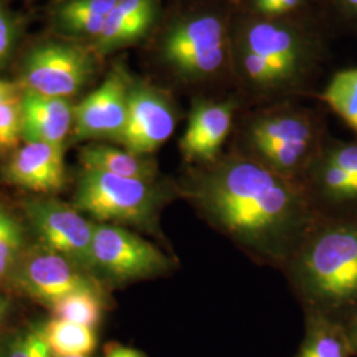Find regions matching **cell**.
Returning a JSON list of instances; mask_svg holds the SVG:
<instances>
[{
    "mask_svg": "<svg viewBox=\"0 0 357 357\" xmlns=\"http://www.w3.org/2000/svg\"><path fill=\"white\" fill-rule=\"evenodd\" d=\"M183 192L234 243L281 266L321 216L305 184L252 158L230 156L205 165Z\"/></svg>",
    "mask_w": 357,
    "mask_h": 357,
    "instance_id": "cell-1",
    "label": "cell"
},
{
    "mask_svg": "<svg viewBox=\"0 0 357 357\" xmlns=\"http://www.w3.org/2000/svg\"><path fill=\"white\" fill-rule=\"evenodd\" d=\"M286 266L305 310L343 321L357 302V211L321 213Z\"/></svg>",
    "mask_w": 357,
    "mask_h": 357,
    "instance_id": "cell-2",
    "label": "cell"
},
{
    "mask_svg": "<svg viewBox=\"0 0 357 357\" xmlns=\"http://www.w3.org/2000/svg\"><path fill=\"white\" fill-rule=\"evenodd\" d=\"M158 180L122 178L82 169L77 184L75 205L100 224L131 225L153 230L167 202L175 195Z\"/></svg>",
    "mask_w": 357,
    "mask_h": 357,
    "instance_id": "cell-3",
    "label": "cell"
},
{
    "mask_svg": "<svg viewBox=\"0 0 357 357\" xmlns=\"http://www.w3.org/2000/svg\"><path fill=\"white\" fill-rule=\"evenodd\" d=\"M318 137L314 122L295 113L264 115L249 128V143L258 160L301 184H305L307 172L319 155Z\"/></svg>",
    "mask_w": 357,
    "mask_h": 357,
    "instance_id": "cell-4",
    "label": "cell"
},
{
    "mask_svg": "<svg viewBox=\"0 0 357 357\" xmlns=\"http://www.w3.org/2000/svg\"><path fill=\"white\" fill-rule=\"evenodd\" d=\"M94 270L116 283L163 275L174 268L169 257L141 236L114 224H96Z\"/></svg>",
    "mask_w": 357,
    "mask_h": 357,
    "instance_id": "cell-5",
    "label": "cell"
},
{
    "mask_svg": "<svg viewBox=\"0 0 357 357\" xmlns=\"http://www.w3.org/2000/svg\"><path fill=\"white\" fill-rule=\"evenodd\" d=\"M26 218L40 243L64 255L77 266L94 271V227L79 211L54 199H35L24 204Z\"/></svg>",
    "mask_w": 357,
    "mask_h": 357,
    "instance_id": "cell-6",
    "label": "cell"
},
{
    "mask_svg": "<svg viewBox=\"0 0 357 357\" xmlns=\"http://www.w3.org/2000/svg\"><path fill=\"white\" fill-rule=\"evenodd\" d=\"M163 54L167 63L184 76H212L225 61V26L215 15H199L180 22L167 33Z\"/></svg>",
    "mask_w": 357,
    "mask_h": 357,
    "instance_id": "cell-7",
    "label": "cell"
},
{
    "mask_svg": "<svg viewBox=\"0 0 357 357\" xmlns=\"http://www.w3.org/2000/svg\"><path fill=\"white\" fill-rule=\"evenodd\" d=\"M10 282L19 291L47 307L68 294L101 287L86 270L41 243L23 252Z\"/></svg>",
    "mask_w": 357,
    "mask_h": 357,
    "instance_id": "cell-8",
    "label": "cell"
},
{
    "mask_svg": "<svg viewBox=\"0 0 357 357\" xmlns=\"http://www.w3.org/2000/svg\"><path fill=\"white\" fill-rule=\"evenodd\" d=\"M93 59L84 48L64 44H41L26 54L23 88L56 98L76 94L89 81Z\"/></svg>",
    "mask_w": 357,
    "mask_h": 357,
    "instance_id": "cell-9",
    "label": "cell"
},
{
    "mask_svg": "<svg viewBox=\"0 0 357 357\" xmlns=\"http://www.w3.org/2000/svg\"><path fill=\"white\" fill-rule=\"evenodd\" d=\"M128 94L126 78L121 72H113L73 107L75 139L118 141L128 121Z\"/></svg>",
    "mask_w": 357,
    "mask_h": 357,
    "instance_id": "cell-10",
    "label": "cell"
},
{
    "mask_svg": "<svg viewBox=\"0 0 357 357\" xmlns=\"http://www.w3.org/2000/svg\"><path fill=\"white\" fill-rule=\"evenodd\" d=\"M175 126L174 107L163 94L147 86H132L126 126L116 142L130 153L149 156L168 141Z\"/></svg>",
    "mask_w": 357,
    "mask_h": 357,
    "instance_id": "cell-11",
    "label": "cell"
},
{
    "mask_svg": "<svg viewBox=\"0 0 357 357\" xmlns=\"http://www.w3.org/2000/svg\"><path fill=\"white\" fill-rule=\"evenodd\" d=\"M4 174L10 184L28 191H60L66 181L64 146L26 142L13 153Z\"/></svg>",
    "mask_w": 357,
    "mask_h": 357,
    "instance_id": "cell-12",
    "label": "cell"
},
{
    "mask_svg": "<svg viewBox=\"0 0 357 357\" xmlns=\"http://www.w3.org/2000/svg\"><path fill=\"white\" fill-rule=\"evenodd\" d=\"M233 103H195L180 150L188 162L211 165L216 162L233 121Z\"/></svg>",
    "mask_w": 357,
    "mask_h": 357,
    "instance_id": "cell-13",
    "label": "cell"
},
{
    "mask_svg": "<svg viewBox=\"0 0 357 357\" xmlns=\"http://www.w3.org/2000/svg\"><path fill=\"white\" fill-rule=\"evenodd\" d=\"M73 128V107L65 98L23 88L22 138L26 142L64 146Z\"/></svg>",
    "mask_w": 357,
    "mask_h": 357,
    "instance_id": "cell-14",
    "label": "cell"
},
{
    "mask_svg": "<svg viewBox=\"0 0 357 357\" xmlns=\"http://www.w3.org/2000/svg\"><path fill=\"white\" fill-rule=\"evenodd\" d=\"M243 50L264 57L271 65L282 81L293 78L305 57L302 41L287 26L259 22L246 29Z\"/></svg>",
    "mask_w": 357,
    "mask_h": 357,
    "instance_id": "cell-15",
    "label": "cell"
},
{
    "mask_svg": "<svg viewBox=\"0 0 357 357\" xmlns=\"http://www.w3.org/2000/svg\"><path fill=\"white\" fill-rule=\"evenodd\" d=\"M155 11L153 0H118L96 38L97 51L107 53L141 38L153 26Z\"/></svg>",
    "mask_w": 357,
    "mask_h": 357,
    "instance_id": "cell-16",
    "label": "cell"
},
{
    "mask_svg": "<svg viewBox=\"0 0 357 357\" xmlns=\"http://www.w3.org/2000/svg\"><path fill=\"white\" fill-rule=\"evenodd\" d=\"M82 169L112 174L122 178L153 181L158 176V166L149 156L119 150L107 144H89L79 153Z\"/></svg>",
    "mask_w": 357,
    "mask_h": 357,
    "instance_id": "cell-17",
    "label": "cell"
},
{
    "mask_svg": "<svg viewBox=\"0 0 357 357\" xmlns=\"http://www.w3.org/2000/svg\"><path fill=\"white\" fill-rule=\"evenodd\" d=\"M344 326L315 310H306V330L296 357H351Z\"/></svg>",
    "mask_w": 357,
    "mask_h": 357,
    "instance_id": "cell-18",
    "label": "cell"
},
{
    "mask_svg": "<svg viewBox=\"0 0 357 357\" xmlns=\"http://www.w3.org/2000/svg\"><path fill=\"white\" fill-rule=\"evenodd\" d=\"M118 0H69L56 15L60 29L76 38H98Z\"/></svg>",
    "mask_w": 357,
    "mask_h": 357,
    "instance_id": "cell-19",
    "label": "cell"
},
{
    "mask_svg": "<svg viewBox=\"0 0 357 357\" xmlns=\"http://www.w3.org/2000/svg\"><path fill=\"white\" fill-rule=\"evenodd\" d=\"M43 333L53 357L90 356L98 344L96 328L66 320L44 323Z\"/></svg>",
    "mask_w": 357,
    "mask_h": 357,
    "instance_id": "cell-20",
    "label": "cell"
},
{
    "mask_svg": "<svg viewBox=\"0 0 357 357\" xmlns=\"http://www.w3.org/2000/svg\"><path fill=\"white\" fill-rule=\"evenodd\" d=\"M50 308L54 319L66 320L97 328L105 311L102 290L101 287H94L68 294L54 302Z\"/></svg>",
    "mask_w": 357,
    "mask_h": 357,
    "instance_id": "cell-21",
    "label": "cell"
},
{
    "mask_svg": "<svg viewBox=\"0 0 357 357\" xmlns=\"http://www.w3.org/2000/svg\"><path fill=\"white\" fill-rule=\"evenodd\" d=\"M321 98L357 134V69L336 73Z\"/></svg>",
    "mask_w": 357,
    "mask_h": 357,
    "instance_id": "cell-22",
    "label": "cell"
},
{
    "mask_svg": "<svg viewBox=\"0 0 357 357\" xmlns=\"http://www.w3.org/2000/svg\"><path fill=\"white\" fill-rule=\"evenodd\" d=\"M0 357H53L43 324H31L0 339Z\"/></svg>",
    "mask_w": 357,
    "mask_h": 357,
    "instance_id": "cell-23",
    "label": "cell"
},
{
    "mask_svg": "<svg viewBox=\"0 0 357 357\" xmlns=\"http://www.w3.org/2000/svg\"><path fill=\"white\" fill-rule=\"evenodd\" d=\"M24 252V237L19 222L0 206V282H10Z\"/></svg>",
    "mask_w": 357,
    "mask_h": 357,
    "instance_id": "cell-24",
    "label": "cell"
},
{
    "mask_svg": "<svg viewBox=\"0 0 357 357\" xmlns=\"http://www.w3.org/2000/svg\"><path fill=\"white\" fill-rule=\"evenodd\" d=\"M23 93L0 103V153L15 150L22 139Z\"/></svg>",
    "mask_w": 357,
    "mask_h": 357,
    "instance_id": "cell-25",
    "label": "cell"
},
{
    "mask_svg": "<svg viewBox=\"0 0 357 357\" xmlns=\"http://www.w3.org/2000/svg\"><path fill=\"white\" fill-rule=\"evenodd\" d=\"M243 65L248 77L258 85L273 86L283 82L277 70L268 61L252 52L243 51Z\"/></svg>",
    "mask_w": 357,
    "mask_h": 357,
    "instance_id": "cell-26",
    "label": "cell"
},
{
    "mask_svg": "<svg viewBox=\"0 0 357 357\" xmlns=\"http://www.w3.org/2000/svg\"><path fill=\"white\" fill-rule=\"evenodd\" d=\"M17 28L3 0H0V65L13 53Z\"/></svg>",
    "mask_w": 357,
    "mask_h": 357,
    "instance_id": "cell-27",
    "label": "cell"
},
{
    "mask_svg": "<svg viewBox=\"0 0 357 357\" xmlns=\"http://www.w3.org/2000/svg\"><path fill=\"white\" fill-rule=\"evenodd\" d=\"M342 323L344 326L345 333L352 349V356L357 357V302L348 311Z\"/></svg>",
    "mask_w": 357,
    "mask_h": 357,
    "instance_id": "cell-28",
    "label": "cell"
},
{
    "mask_svg": "<svg viewBox=\"0 0 357 357\" xmlns=\"http://www.w3.org/2000/svg\"><path fill=\"white\" fill-rule=\"evenodd\" d=\"M103 357H147V355L137 348L119 343H112L106 347Z\"/></svg>",
    "mask_w": 357,
    "mask_h": 357,
    "instance_id": "cell-29",
    "label": "cell"
},
{
    "mask_svg": "<svg viewBox=\"0 0 357 357\" xmlns=\"http://www.w3.org/2000/svg\"><path fill=\"white\" fill-rule=\"evenodd\" d=\"M23 93V86H19L17 84L0 79V103L11 100L13 97H17Z\"/></svg>",
    "mask_w": 357,
    "mask_h": 357,
    "instance_id": "cell-30",
    "label": "cell"
},
{
    "mask_svg": "<svg viewBox=\"0 0 357 357\" xmlns=\"http://www.w3.org/2000/svg\"><path fill=\"white\" fill-rule=\"evenodd\" d=\"M255 8L265 15H278L281 0H253Z\"/></svg>",
    "mask_w": 357,
    "mask_h": 357,
    "instance_id": "cell-31",
    "label": "cell"
},
{
    "mask_svg": "<svg viewBox=\"0 0 357 357\" xmlns=\"http://www.w3.org/2000/svg\"><path fill=\"white\" fill-rule=\"evenodd\" d=\"M336 3L342 13L357 22V0H336Z\"/></svg>",
    "mask_w": 357,
    "mask_h": 357,
    "instance_id": "cell-32",
    "label": "cell"
},
{
    "mask_svg": "<svg viewBox=\"0 0 357 357\" xmlns=\"http://www.w3.org/2000/svg\"><path fill=\"white\" fill-rule=\"evenodd\" d=\"M7 310H8V303H7V301H6V299H3V298L0 296V327L3 326L4 319H6V317H7Z\"/></svg>",
    "mask_w": 357,
    "mask_h": 357,
    "instance_id": "cell-33",
    "label": "cell"
},
{
    "mask_svg": "<svg viewBox=\"0 0 357 357\" xmlns=\"http://www.w3.org/2000/svg\"><path fill=\"white\" fill-rule=\"evenodd\" d=\"M65 357H90V356H65Z\"/></svg>",
    "mask_w": 357,
    "mask_h": 357,
    "instance_id": "cell-34",
    "label": "cell"
}]
</instances>
